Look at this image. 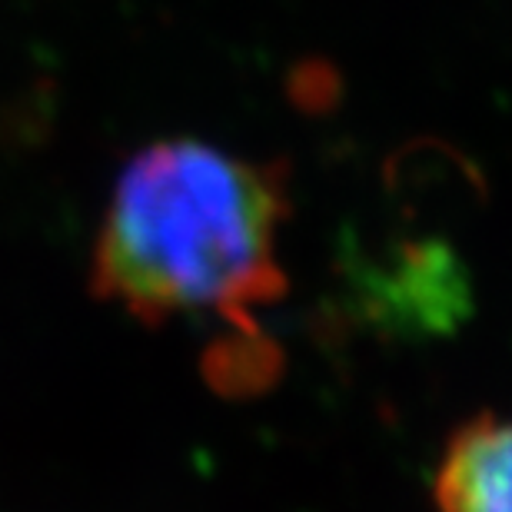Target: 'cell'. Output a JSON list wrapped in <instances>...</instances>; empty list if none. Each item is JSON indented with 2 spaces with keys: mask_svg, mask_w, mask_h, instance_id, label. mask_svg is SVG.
Returning <instances> with one entry per match:
<instances>
[{
  "mask_svg": "<svg viewBox=\"0 0 512 512\" xmlns=\"http://www.w3.org/2000/svg\"><path fill=\"white\" fill-rule=\"evenodd\" d=\"M443 512H512V416L463 429L439 466Z\"/></svg>",
  "mask_w": 512,
  "mask_h": 512,
  "instance_id": "obj_2",
  "label": "cell"
},
{
  "mask_svg": "<svg viewBox=\"0 0 512 512\" xmlns=\"http://www.w3.org/2000/svg\"><path fill=\"white\" fill-rule=\"evenodd\" d=\"M286 183L203 140L143 147L117 177L94 247V293L137 320L210 316L260 336L256 313L283 293Z\"/></svg>",
  "mask_w": 512,
  "mask_h": 512,
  "instance_id": "obj_1",
  "label": "cell"
}]
</instances>
